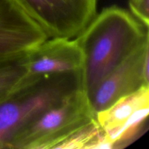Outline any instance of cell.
Listing matches in <instances>:
<instances>
[{
  "label": "cell",
  "instance_id": "1",
  "mask_svg": "<svg viewBox=\"0 0 149 149\" xmlns=\"http://www.w3.org/2000/svg\"><path fill=\"white\" fill-rule=\"evenodd\" d=\"M84 55L81 88L86 95L149 41L148 28L130 12L111 6L97 14L76 37Z\"/></svg>",
  "mask_w": 149,
  "mask_h": 149
},
{
  "label": "cell",
  "instance_id": "2",
  "mask_svg": "<svg viewBox=\"0 0 149 149\" xmlns=\"http://www.w3.org/2000/svg\"><path fill=\"white\" fill-rule=\"evenodd\" d=\"M81 88V71L27 76L21 84L0 100V149L22 127Z\"/></svg>",
  "mask_w": 149,
  "mask_h": 149
},
{
  "label": "cell",
  "instance_id": "3",
  "mask_svg": "<svg viewBox=\"0 0 149 149\" xmlns=\"http://www.w3.org/2000/svg\"><path fill=\"white\" fill-rule=\"evenodd\" d=\"M95 119V113L87 95L80 89L22 127L7 148H57L70 135Z\"/></svg>",
  "mask_w": 149,
  "mask_h": 149
},
{
  "label": "cell",
  "instance_id": "4",
  "mask_svg": "<svg viewBox=\"0 0 149 149\" xmlns=\"http://www.w3.org/2000/svg\"><path fill=\"white\" fill-rule=\"evenodd\" d=\"M48 38H76L97 15V0H15Z\"/></svg>",
  "mask_w": 149,
  "mask_h": 149
},
{
  "label": "cell",
  "instance_id": "5",
  "mask_svg": "<svg viewBox=\"0 0 149 149\" xmlns=\"http://www.w3.org/2000/svg\"><path fill=\"white\" fill-rule=\"evenodd\" d=\"M149 41L141 45L87 95L95 113L108 109L116 100L149 86Z\"/></svg>",
  "mask_w": 149,
  "mask_h": 149
},
{
  "label": "cell",
  "instance_id": "6",
  "mask_svg": "<svg viewBox=\"0 0 149 149\" xmlns=\"http://www.w3.org/2000/svg\"><path fill=\"white\" fill-rule=\"evenodd\" d=\"M84 55L76 38H47L26 55L27 76L81 71Z\"/></svg>",
  "mask_w": 149,
  "mask_h": 149
},
{
  "label": "cell",
  "instance_id": "7",
  "mask_svg": "<svg viewBox=\"0 0 149 149\" xmlns=\"http://www.w3.org/2000/svg\"><path fill=\"white\" fill-rule=\"evenodd\" d=\"M146 107H149V86L121 97L108 109L96 113L95 119L106 132L122 125L135 112Z\"/></svg>",
  "mask_w": 149,
  "mask_h": 149
},
{
  "label": "cell",
  "instance_id": "8",
  "mask_svg": "<svg viewBox=\"0 0 149 149\" xmlns=\"http://www.w3.org/2000/svg\"><path fill=\"white\" fill-rule=\"evenodd\" d=\"M148 113L149 107L139 109L122 125L104 132L100 149L123 148L132 143L143 132Z\"/></svg>",
  "mask_w": 149,
  "mask_h": 149
},
{
  "label": "cell",
  "instance_id": "9",
  "mask_svg": "<svg viewBox=\"0 0 149 149\" xmlns=\"http://www.w3.org/2000/svg\"><path fill=\"white\" fill-rule=\"evenodd\" d=\"M26 77V55L0 63V100L18 87Z\"/></svg>",
  "mask_w": 149,
  "mask_h": 149
},
{
  "label": "cell",
  "instance_id": "10",
  "mask_svg": "<svg viewBox=\"0 0 149 149\" xmlns=\"http://www.w3.org/2000/svg\"><path fill=\"white\" fill-rule=\"evenodd\" d=\"M130 13L145 26H149V0H129Z\"/></svg>",
  "mask_w": 149,
  "mask_h": 149
}]
</instances>
